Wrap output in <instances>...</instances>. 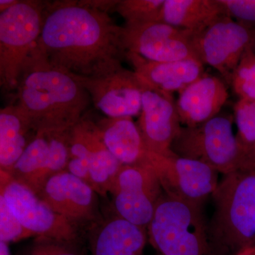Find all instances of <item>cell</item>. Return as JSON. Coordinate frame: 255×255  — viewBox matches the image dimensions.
<instances>
[{
	"label": "cell",
	"instance_id": "obj_1",
	"mask_svg": "<svg viewBox=\"0 0 255 255\" xmlns=\"http://www.w3.org/2000/svg\"><path fill=\"white\" fill-rule=\"evenodd\" d=\"M123 26L109 12L84 0L46 1L36 47L49 63L78 78H90L122 64L127 50Z\"/></svg>",
	"mask_w": 255,
	"mask_h": 255
},
{
	"label": "cell",
	"instance_id": "obj_2",
	"mask_svg": "<svg viewBox=\"0 0 255 255\" xmlns=\"http://www.w3.org/2000/svg\"><path fill=\"white\" fill-rule=\"evenodd\" d=\"M12 101L36 131L72 128L92 102L78 79L51 65L36 45L23 65Z\"/></svg>",
	"mask_w": 255,
	"mask_h": 255
},
{
	"label": "cell",
	"instance_id": "obj_3",
	"mask_svg": "<svg viewBox=\"0 0 255 255\" xmlns=\"http://www.w3.org/2000/svg\"><path fill=\"white\" fill-rule=\"evenodd\" d=\"M211 196L209 233L219 255L255 246V164L224 174Z\"/></svg>",
	"mask_w": 255,
	"mask_h": 255
},
{
	"label": "cell",
	"instance_id": "obj_4",
	"mask_svg": "<svg viewBox=\"0 0 255 255\" xmlns=\"http://www.w3.org/2000/svg\"><path fill=\"white\" fill-rule=\"evenodd\" d=\"M149 238L163 255H220L209 233L202 206L163 193L149 224Z\"/></svg>",
	"mask_w": 255,
	"mask_h": 255
},
{
	"label": "cell",
	"instance_id": "obj_5",
	"mask_svg": "<svg viewBox=\"0 0 255 255\" xmlns=\"http://www.w3.org/2000/svg\"><path fill=\"white\" fill-rule=\"evenodd\" d=\"M46 1L18 0L0 13V87L15 93L25 62L43 27Z\"/></svg>",
	"mask_w": 255,
	"mask_h": 255
},
{
	"label": "cell",
	"instance_id": "obj_6",
	"mask_svg": "<svg viewBox=\"0 0 255 255\" xmlns=\"http://www.w3.org/2000/svg\"><path fill=\"white\" fill-rule=\"evenodd\" d=\"M171 150L179 157L201 161L223 175L253 165L247 162L233 132V117L226 114L197 127H182Z\"/></svg>",
	"mask_w": 255,
	"mask_h": 255
},
{
	"label": "cell",
	"instance_id": "obj_7",
	"mask_svg": "<svg viewBox=\"0 0 255 255\" xmlns=\"http://www.w3.org/2000/svg\"><path fill=\"white\" fill-rule=\"evenodd\" d=\"M144 162L155 171L164 193L179 200L202 206L219 184V172L201 161L148 150Z\"/></svg>",
	"mask_w": 255,
	"mask_h": 255
},
{
	"label": "cell",
	"instance_id": "obj_8",
	"mask_svg": "<svg viewBox=\"0 0 255 255\" xmlns=\"http://www.w3.org/2000/svg\"><path fill=\"white\" fill-rule=\"evenodd\" d=\"M25 228L36 237L76 243V223L55 213L29 188L1 170V194Z\"/></svg>",
	"mask_w": 255,
	"mask_h": 255
},
{
	"label": "cell",
	"instance_id": "obj_9",
	"mask_svg": "<svg viewBox=\"0 0 255 255\" xmlns=\"http://www.w3.org/2000/svg\"><path fill=\"white\" fill-rule=\"evenodd\" d=\"M70 130H38L11 169V177L38 195L50 178L66 169Z\"/></svg>",
	"mask_w": 255,
	"mask_h": 255
},
{
	"label": "cell",
	"instance_id": "obj_10",
	"mask_svg": "<svg viewBox=\"0 0 255 255\" xmlns=\"http://www.w3.org/2000/svg\"><path fill=\"white\" fill-rule=\"evenodd\" d=\"M118 216L146 229L164 191L148 164L123 165L112 191Z\"/></svg>",
	"mask_w": 255,
	"mask_h": 255
},
{
	"label": "cell",
	"instance_id": "obj_11",
	"mask_svg": "<svg viewBox=\"0 0 255 255\" xmlns=\"http://www.w3.org/2000/svg\"><path fill=\"white\" fill-rule=\"evenodd\" d=\"M253 29L224 16L201 33L192 43L198 59L217 70L227 85L247 48L251 46Z\"/></svg>",
	"mask_w": 255,
	"mask_h": 255
},
{
	"label": "cell",
	"instance_id": "obj_12",
	"mask_svg": "<svg viewBox=\"0 0 255 255\" xmlns=\"http://www.w3.org/2000/svg\"><path fill=\"white\" fill-rule=\"evenodd\" d=\"M78 79L96 108L108 118L140 115L141 80L134 70L120 64L90 78Z\"/></svg>",
	"mask_w": 255,
	"mask_h": 255
},
{
	"label": "cell",
	"instance_id": "obj_13",
	"mask_svg": "<svg viewBox=\"0 0 255 255\" xmlns=\"http://www.w3.org/2000/svg\"><path fill=\"white\" fill-rule=\"evenodd\" d=\"M191 32L162 22L152 21L123 26L127 53L149 61L168 62L195 58ZM199 60V59H198Z\"/></svg>",
	"mask_w": 255,
	"mask_h": 255
},
{
	"label": "cell",
	"instance_id": "obj_14",
	"mask_svg": "<svg viewBox=\"0 0 255 255\" xmlns=\"http://www.w3.org/2000/svg\"><path fill=\"white\" fill-rule=\"evenodd\" d=\"M140 80L142 107L137 125L142 139L149 150L172 155V142L182 127L176 101L172 94L151 86L141 78Z\"/></svg>",
	"mask_w": 255,
	"mask_h": 255
},
{
	"label": "cell",
	"instance_id": "obj_15",
	"mask_svg": "<svg viewBox=\"0 0 255 255\" xmlns=\"http://www.w3.org/2000/svg\"><path fill=\"white\" fill-rule=\"evenodd\" d=\"M95 193L88 184L65 169L50 178L38 196L55 213L77 224L95 217Z\"/></svg>",
	"mask_w": 255,
	"mask_h": 255
},
{
	"label": "cell",
	"instance_id": "obj_16",
	"mask_svg": "<svg viewBox=\"0 0 255 255\" xmlns=\"http://www.w3.org/2000/svg\"><path fill=\"white\" fill-rule=\"evenodd\" d=\"M226 85L222 79L204 73L179 92L176 105L181 124L197 127L219 115L229 96Z\"/></svg>",
	"mask_w": 255,
	"mask_h": 255
},
{
	"label": "cell",
	"instance_id": "obj_17",
	"mask_svg": "<svg viewBox=\"0 0 255 255\" xmlns=\"http://www.w3.org/2000/svg\"><path fill=\"white\" fill-rule=\"evenodd\" d=\"M126 59L134 71L151 86L167 93L180 92L204 75L200 60L189 58L175 61H149L133 53H127Z\"/></svg>",
	"mask_w": 255,
	"mask_h": 255
},
{
	"label": "cell",
	"instance_id": "obj_18",
	"mask_svg": "<svg viewBox=\"0 0 255 255\" xmlns=\"http://www.w3.org/2000/svg\"><path fill=\"white\" fill-rule=\"evenodd\" d=\"M146 242L145 229L118 216L92 233L90 251L91 255H143Z\"/></svg>",
	"mask_w": 255,
	"mask_h": 255
},
{
	"label": "cell",
	"instance_id": "obj_19",
	"mask_svg": "<svg viewBox=\"0 0 255 255\" xmlns=\"http://www.w3.org/2000/svg\"><path fill=\"white\" fill-rule=\"evenodd\" d=\"M30 121L14 102L0 110V167L9 174L36 134Z\"/></svg>",
	"mask_w": 255,
	"mask_h": 255
},
{
	"label": "cell",
	"instance_id": "obj_20",
	"mask_svg": "<svg viewBox=\"0 0 255 255\" xmlns=\"http://www.w3.org/2000/svg\"><path fill=\"white\" fill-rule=\"evenodd\" d=\"M226 15L219 0H165L158 21L195 35Z\"/></svg>",
	"mask_w": 255,
	"mask_h": 255
},
{
	"label": "cell",
	"instance_id": "obj_21",
	"mask_svg": "<svg viewBox=\"0 0 255 255\" xmlns=\"http://www.w3.org/2000/svg\"><path fill=\"white\" fill-rule=\"evenodd\" d=\"M100 127L106 147L121 163H142L149 150L131 117L105 119Z\"/></svg>",
	"mask_w": 255,
	"mask_h": 255
},
{
	"label": "cell",
	"instance_id": "obj_22",
	"mask_svg": "<svg viewBox=\"0 0 255 255\" xmlns=\"http://www.w3.org/2000/svg\"><path fill=\"white\" fill-rule=\"evenodd\" d=\"M165 0H119L114 11L125 19L126 24L158 21Z\"/></svg>",
	"mask_w": 255,
	"mask_h": 255
},
{
	"label": "cell",
	"instance_id": "obj_23",
	"mask_svg": "<svg viewBox=\"0 0 255 255\" xmlns=\"http://www.w3.org/2000/svg\"><path fill=\"white\" fill-rule=\"evenodd\" d=\"M231 86L240 99L255 100V54L248 47L231 80Z\"/></svg>",
	"mask_w": 255,
	"mask_h": 255
},
{
	"label": "cell",
	"instance_id": "obj_24",
	"mask_svg": "<svg viewBox=\"0 0 255 255\" xmlns=\"http://www.w3.org/2000/svg\"><path fill=\"white\" fill-rule=\"evenodd\" d=\"M237 140L243 152L255 143V100L239 99L234 106Z\"/></svg>",
	"mask_w": 255,
	"mask_h": 255
},
{
	"label": "cell",
	"instance_id": "obj_25",
	"mask_svg": "<svg viewBox=\"0 0 255 255\" xmlns=\"http://www.w3.org/2000/svg\"><path fill=\"white\" fill-rule=\"evenodd\" d=\"M35 236L18 221L3 196L0 195V242L9 244Z\"/></svg>",
	"mask_w": 255,
	"mask_h": 255
},
{
	"label": "cell",
	"instance_id": "obj_26",
	"mask_svg": "<svg viewBox=\"0 0 255 255\" xmlns=\"http://www.w3.org/2000/svg\"><path fill=\"white\" fill-rule=\"evenodd\" d=\"M24 255H84L78 251L75 243L36 237V241Z\"/></svg>",
	"mask_w": 255,
	"mask_h": 255
},
{
	"label": "cell",
	"instance_id": "obj_27",
	"mask_svg": "<svg viewBox=\"0 0 255 255\" xmlns=\"http://www.w3.org/2000/svg\"><path fill=\"white\" fill-rule=\"evenodd\" d=\"M226 14L247 27L255 28V0H219Z\"/></svg>",
	"mask_w": 255,
	"mask_h": 255
},
{
	"label": "cell",
	"instance_id": "obj_28",
	"mask_svg": "<svg viewBox=\"0 0 255 255\" xmlns=\"http://www.w3.org/2000/svg\"><path fill=\"white\" fill-rule=\"evenodd\" d=\"M247 162L251 164H255V143L244 152Z\"/></svg>",
	"mask_w": 255,
	"mask_h": 255
},
{
	"label": "cell",
	"instance_id": "obj_29",
	"mask_svg": "<svg viewBox=\"0 0 255 255\" xmlns=\"http://www.w3.org/2000/svg\"><path fill=\"white\" fill-rule=\"evenodd\" d=\"M18 0H1L0 1V13L12 7L17 4Z\"/></svg>",
	"mask_w": 255,
	"mask_h": 255
},
{
	"label": "cell",
	"instance_id": "obj_30",
	"mask_svg": "<svg viewBox=\"0 0 255 255\" xmlns=\"http://www.w3.org/2000/svg\"><path fill=\"white\" fill-rule=\"evenodd\" d=\"M0 255H11L9 244L4 242H0Z\"/></svg>",
	"mask_w": 255,
	"mask_h": 255
},
{
	"label": "cell",
	"instance_id": "obj_31",
	"mask_svg": "<svg viewBox=\"0 0 255 255\" xmlns=\"http://www.w3.org/2000/svg\"><path fill=\"white\" fill-rule=\"evenodd\" d=\"M236 255H255V247H251V248H247V249L243 250L240 252L238 254Z\"/></svg>",
	"mask_w": 255,
	"mask_h": 255
},
{
	"label": "cell",
	"instance_id": "obj_32",
	"mask_svg": "<svg viewBox=\"0 0 255 255\" xmlns=\"http://www.w3.org/2000/svg\"><path fill=\"white\" fill-rule=\"evenodd\" d=\"M251 48L253 50V53L255 54V28L253 29V38L251 43Z\"/></svg>",
	"mask_w": 255,
	"mask_h": 255
},
{
	"label": "cell",
	"instance_id": "obj_33",
	"mask_svg": "<svg viewBox=\"0 0 255 255\" xmlns=\"http://www.w3.org/2000/svg\"><path fill=\"white\" fill-rule=\"evenodd\" d=\"M159 255H161V254H159Z\"/></svg>",
	"mask_w": 255,
	"mask_h": 255
},
{
	"label": "cell",
	"instance_id": "obj_34",
	"mask_svg": "<svg viewBox=\"0 0 255 255\" xmlns=\"http://www.w3.org/2000/svg\"><path fill=\"white\" fill-rule=\"evenodd\" d=\"M254 247H255V246H254Z\"/></svg>",
	"mask_w": 255,
	"mask_h": 255
}]
</instances>
